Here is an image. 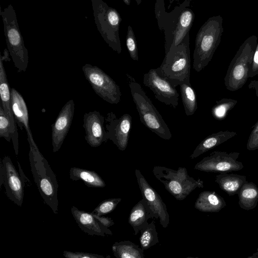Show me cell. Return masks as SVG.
I'll return each mask as SVG.
<instances>
[{
    "label": "cell",
    "mask_w": 258,
    "mask_h": 258,
    "mask_svg": "<svg viewBox=\"0 0 258 258\" xmlns=\"http://www.w3.org/2000/svg\"><path fill=\"white\" fill-rule=\"evenodd\" d=\"M190 1L185 0L170 12H167L163 0H157L155 6V17L159 29L164 34L165 52L179 45L189 34L195 14L189 8Z\"/></svg>",
    "instance_id": "obj_1"
},
{
    "label": "cell",
    "mask_w": 258,
    "mask_h": 258,
    "mask_svg": "<svg viewBox=\"0 0 258 258\" xmlns=\"http://www.w3.org/2000/svg\"><path fill=\"white\" fill-rule=\"evenodd\" d=\"M223 33V18L220 15L209 18L201 27L193 53L192 66L196 71H201L211 60Z\"/></svg>",
    "instance_id": "obj_2"
},
{
    "label": "cell",
    "mask_w": 258,
    "mask_h": 258,
    "mask_svg": "<svg viewBox=\"0 0 258 258\" xmlns=\"http://www.w3.org/2000/svg\"><path fill=\"white\" fill-rule=\"evenodd\" d=\"M29 159L34 181L44 202L58 213V182L47 161L37 147L29 145Z\"/></svg>",
    "instance_id": "obj_3"
},
{
    "label": "cell",
    "mask_w": 258,
    "mask_h": 258,
    "mask_svg": "<svg viewBox=\"0 0 258 258\" xmlns=\"http://www.w3.org/2000/svg\"><path fill=\"white\" fill-rule=\"evenodd\" d=\"M190 62L188 34L179 45L170 49L161 66L156 70L174 88L182 83L191 85Z\"/></svg>",
    "instance_id": "obj_4"
},
{
    "label": "cell",
    "mask_w": 258,
    "mask_h": 258,
    "mask_svg": "<svg viewBox=\"0 0 258 258\" xmlns=\"http://www.w3.org/2000/svg\"><path fill=\"white\" fill-rule=\"evenodd\" d=\"M126 76L141 122L162 139L170 140L172 137L171 132L160 113L140 84L132 76L128 74Z\"/></svg>",
    "instance_id": "obj_5"
},
{
    "label": "cell",
    "mask_w": 258,
    "mask_h": 258,
    "mask_svg": "<svg viewBox=\"0 0 258 258\" xmlns=\"http://www.w3.org/2000/svg\"><path fill=\"white\" fill-rule=\"evenodd\" d=\"M0 14L7 49L18 72H25L28 66V51L19 29L15 10L12 5H9L4 10L1 9Z\"/></svg>",
    "instance_id": "obj_6"
},
{
    "label": "cell",
    "mask_w": 258,
    "mask_h": 258,
    "mask_svg": "<svg viewBox=\"0 0 258 258\" xmlns=\"http://www.w3.org/2000/svg\"><path fill=\"white\" fill-rule=\"evenodd\" d=\"M257 43V36L252 35L240 46L229 65L224 78L227 90L236 91L241 88L247 81Z\"/></svg>",
    "instance_id": "obj_7"
},
{
    "label": "cell",
    "mask_w": 258,
    "mask_h": 258,
    "mask_svg": "<svg viewBox=\"0 0 258 258\" xmlns=\"http://www.w3.org/2000/svg\"><path fill=\"white\" fill-rule=\"evenodd\" d=\"M94 21L97 29L107 44L119 54L121 46L119 26L121 21L117 11L102 0H91Z\"/></svg>",
    "instance_id": "obj_8"
},
{
    "label": "cell",
    "mask_w": 258,
    "mask_h": 258,
    "mask_svg": "<svg viewBox=\"0 0 258 258\" xmlns=\"http://www.w3.org/2000/svg\"><path fill=\"white\" fill-rule=\"evenodd\" d=\"M153 173L165 189L178 201L184 200L196 188L204 187L203 181L190 177L185 167H180L176 170L156 166L153 169Z\"/></svg>",
    "instance_id": "obj_9"
},
{
    "label": "cell",
    "mask_w": 258,
    "mask_h": 258,
    "mask_svg": "<svg viewBox=\"0 0 258 258\" xmlns=\"http://www.w3.org/2000/svg\"><path fill=\"white\" fill-rule=\"evenodd\" d=\"M85 77L95 93L110 104H117L121 93L119 86L103 70L96 66L86 63L82 67Z\"/></svg>",
    "instance_id": "obj_10"
},
{
    "label": "cell",
    "mask_w": 258,
    "mask_h": 258,
    "mask_svg": "<svg viewBox=\"0 0 258 258\" xmlns=\"http://www.w3.org/2000/svg\"><path fill=\"white\" fill-rule=\"evenodd\" d=\"M239 155L240 153L237 152L214 151L198 162L195 169L201 171L220 173L239 171L244 167L242 163L237 160Z\"/></svg>",
    "instance_id": "obj_11"
},
{
    "label": "cell",
    "mask_w": 258,
    "mask_h": 258,
    "mask_svg": "<svg viewBox=\"0 0 258 258\" xmlns=\"http://www.w3.org/2000/svg\"><path fill=\"white\" fill-rule=\"evenodd\" d=\"M143 84L154 93L158 101L175 108L178 104L179 93L170 82L162 77L156 69L144 75Z\"/></svg>",
    "instance_id": "obj_12"
},
{
    "label": "cell",
    "mask_w": 258,
    "mask_h": 258,
    "mask_svg": "<svg viewBox=\"0 0 258 258\" xmlns=\"http://www.w3.org/2000/svg\"><path fill=\"white\" fill-rule=\"evenodd\" d=\"M1 186L3 183L8 198L19 206L24 199V184L11 158L5 156L1 163Z\"/></svg>",
    "instance_id": "obj_13"
},
{
    "label": "cell",
    "mask_w": 258,
    "mask_h": 258,
    "mask_svg": "<svg viewBox=\"0 0 258 258\" xmlns=\"http://www.w3.org/2000/svg\"><path fill=\"white\" fill-rule=\"evenodd\" d=\"M135 175L143 199L149 205L154 219H159L160 224L163 228L168 227L169 215L165 204L160 195L147 182L139 169H136Z\"/></svg>",
    "instance_id": "obj_14"
},
{
    "label": "cell",
    "mask_w": 258,
    "mask_h": 258,
    "mask_svg": "<svg viewBox=\"0 0 258 258\" xmlns=\"http://www.w3.org/2000/svg\"><path fill=\"white\" fill-rule=\"evenodd\" d=\"M105 118L108 140H111L119 150L124 151L127 146L132 127V116L125 113L117 118L113 112H110Z\"/></svg>",
    "instance_id": "obj_15"
},
{
    "label": "cell",
    "mask_w": 258,
    "mask_h": 258,
    "mask_svg": "<svg viewBox=\"0 0 258 258\" xmlns=\"http://www.w3.org/2000/svg\"><path fill=\"white\" fill-rule=\"evenodd\" d=\"M75 111V103L71 99L67 101L60 110L55 122L52 124V145L53 152L58 151L69 132Z\"/></svg>",
    "instance_id": "obj_16"
},
{
    "label": "cell",
    "mask_w": 258,
    "mask_h": 258,
    "mask_svg": "<svg viewBox=\"0 0 258 258\" xmlns=\"http://www.w3.org/2000/svg\"><path fill=\"white\" fill-rule=\"evenodd\" d=\"M83 121L85 140L91 147H97L108 140L104 126L105 118L99 112L85 113Z\"/></svg>",
    "instance_id": "obj_17"
},
{
    "label": "cell",
    "mask_w": 258,
    "mask_h": 258,
    "mask_svg": "<svg viewBox=\"0 0 258 258\" xmlns=\"http://www.w3.org/2000/svg\"><path fill=\"white\" fill-rule=\"evenodd\" d=\"M3 60L0 57V95L1 105L7 116L10 121L13 136L12 143L16 155L18 154V133L17 123L14 116L12 105L11 89L6 73Z\"/></svg>",
    "instance_id": "obj_18"
},
{
    "label": "cell",
    "mask_w": 258,
    "mask_h": 258,
    "mask_svg": "<svg viewBox=\"0 0 258 258\" xmlns=\"http://www.w3.org/2000/svg\"><path fill=\"white\" fill-rule=\"evenodd\" d=\"M71 211L79 228L85 233L100 236L112 235L111 231L101 224L92 213L80 210L74 206L72 207Z\"/></svg>",
    "instance_id": "obj_19"
},
{
    "label": "cell",
    "mask_w": 258,
    "mask_h": 258,
    "mask_svg": "<svg viewBox=\"0 0 258 258\" xmlns=\"http://www.w3.org/2000/svg\"><path fill=\"white\" fill-rule=\"evenodd\" d=\"M11 105L15 121L22 131L25 129L29 145L37 147L35 144L29 123L28 110L22 95L14 88L11 89Z\"/></svg>",
    "instance_id": "obj_20"
},
{
    "label": "cell",
    "mask_w": 258,
    "mask_h": 258,
    "mask_svg": "<svg viewBox=\"0 0 258 258\" xmlns=\"http://www.w3.org/2000/svg\"><path fill=\"white\" fill-rule=\"evenodd\" d=\"M151 218H154L153 213L146 200L142 199L133 207L128 216V222L134 229V235L147 227Z\"/></svg>",
    "instance_id": "obj_21"
},
{
    "label": "cell",
    "mask_w": 258,
    "mask_h": 258,
    "mask_svg": "<svg viewBox=\"0 0 258 258\" xmlns=\"http://www.w3.org/2000/svg\"><path fill=\"white\" fill-rule=\"evenodd\" d=\"M226 206L223 198L214 191L206 190L198 196L195 208L203 212H218Z\"/></svg>",
    "instance_id": "obj_22"
},
{
    "label": "cell",
    "mask_w": 258,
    "mask_h": 258,
    "mask_svg": "<svg viewBox=\"0 0 258 258\" xmlns=\"http://www.w3.org/2000/svg\"><path fill=\"white\" fill-rule=\"evenodd\" d=\"M236 133L229 131H220L205 138L196 148L190 158H196L203 153L224 143L236 135Z\"/></svg>",
    "instance_id": "obj_23"
},
{
    "label": "cell",
    "mask_w": 258,
    "mask_h": 258,
    "mask_svg": "<svg viewBox=\"0 0 258 258\" xmlns=\"http://www.w3.org/2000/svg\"><path fill=\"white\" fill-rule=\"evenodd\" d=\"M215 181L229 196L238 194L242 186L247 182L246 176L235 173H220L215 176Z\"/></svg>",
    "instance_id": "obj_24"
},
{
    "label": "cell",
    "mask_w": 258,
    "mask_h": 258,
    "mask_svg": "<svg viewBox=\"0 0 258 258\" xmlns=\"http://www.w3.org/2000/svg\"><path fill=\"white\" fill-rule=\"evenodd\" d=\"M69 175L71 180H81L89 187H104L106 185L102 178L94 171L79 167H72L70 170Z\"/></svg>",
    "instance_id": "obj_25"
},
{
    "label": "cell",
    "mask_w": 258,
    "mask_h": 258,
    "mask_svg": "<svg viewBox=\"0 0 258 258\" xmlns=\"http://www.w3.org/2000/svg\"><path fill=\"white\" fill-rule=\"evenodd\" d=\"M111 249L116 258H145L144 250L130 240L115 242Z\"/></svg>",
    "instance_id": "obj_26"
},
{
    "label": "cell",
    "mask_w": 258,
    "mask_h": 258,
    "mask_svg": "<svg viewBox=\"0 0 258 258\" xmlns=\"http://www.w3.org/2000/svg\"><path fill=\"white\" fill-rule=\"evenodd\" d=\"M238 196V204L245 210L256 207L258 203V187L252 182H246L241 187Z\"/></svg>",
    "instance_id": "obj_27"
},
{
    "label": "cell",
    "mask_w": 258,
    "mask_h": 258,
    "mask_svg": "<svg viewBox=\"0 0 258 258\" xmlns=\"http://www.w3.org/2000/svg\"><path fill=\"white\" fill-rule=\"evenodd\" d=\"M179 86L185 114L187 116L192 115L198 108L196 93L191 85L182 83Z\"/></svg>",
    "instance_id": "obj_28"
},
{
    "label": "cell",
    "mask_w": 258,
    "mask_h": 258,
    "mask_svg": "<svg viewBox=\"0 0 258 258\" xmlns=\"http://www.w3.org/2000/svg\"><path fill=\"white\" fill-rule=\"evenodd\" d=\"M140 232L141 235L139 238L140 247L144 250L150 248L159 242L154 221L141 230Z\"/></svg>",
    "instance_id": "obj_29"
},
{
    "label": "cell",
    "mask_w": 258,
    "mask_h": 258,
    "mask_svg": "<svg viewBox=\"0 0 258 258\" xmlns=\"http://www.w3.org/2000/svg\"><path fill=\"white\" fill-rule=\"evenodd\" d=\"M237 103V100L228 98H223L217 101L212 109L213 116L219 120L224 119L229 111L235 106Z\"/></svg>",
    "instance_id": "obj_30"
},
{
    "label": "cell",
    "mask_w": 258,
    "mask_h": 258,
    "mask_svg": "<svg viewBox=\"0 0 258 258\" xmlns=\"http://www.w3.org/2000/svg\"><path fill=\"white\" fill-rule=\"evenodd\" d=\"M121 201V198H112L104 200L91 213L98 216L108 214L116 208Z\"/></svg>",
    "instance_id": "obj_31"
},
{
    "label": "cell",
    "mask_w": 258,
    "mask_h": 258,
    "mask_svg": "<svg viewBox=\"0 0 258 258\" xmlns=\"http://www.w3.org/2000/svg\"><path fill=\"white\" fill-rule=\"evenodd\" d=\"M13 133L9 119L6 115L2 105H0V137L10 142Z\"/></svg>",
    "instance_id": "obj_32"
},
{
    "label": "cell",
    "mask_w": 258,
    "mask_h": 258,
    "mask_svg": "<svg viewBox=\"0 0 258 258\" xmlns=\"http://www.w3.org/2000/svg\"><path fill=\"white\" fill-rule=\"evenodd\" d=\"M126 45L130 57L134 60H139L138 51L136 36L133 28L128 25L126 36Z\"/></svg>",
    "instance_id": "obj_33"
},
{
    "label": "cell",
    "mask_w": 258,
    "mask_h": 258,
    "mask_svg": "<svg viewBox=\"0 0 258 258\" xmlns=\"http://www.w3.org/2000/svg\"><path fill=\"white\" fill-rule=\"evenodd\" d=\"M63 255L66 258H111L110 255H102L88 252L64 250Z\"/></svg>",
    "instance_id": "obj_34"
},
{
    "label": "cell",
    "mask_w": 258,
    "mask_h": 258,
    "mask_svg": "<svg viewBox=\"0 0 258 258\" xmlns=\"http://www.w3.org/2000/svg\"><path fill=\"white\" fill-rule=\"evenodd\" d=\"M246 148L249 151L258 149V121L253 126L249 135L246 144Z\"/></svg>",
    "instance_id": "obj_35"
},
{
    "label": "cell",
    "mask_w": 258,
    "mask_h": 258,
    "mask_svg": "<svg viewBox=\"0 0 258 258\" xmlns=\"http://www.w3.org/2000/svg\"><path fill=\"white\" fill-rule=\"evenodd\" d=\"M258 75V42L254 53L249 77L252 78Z\"/></svg>",
    "instance_id": "obj_36"
},
{
    "label": "cell",
    "mask_w": 258,
    "mask_h": 258,
    "mask_svg": "<svg viewBox=\"0 0 258 258\" xmlns=\"http://www.w3.org/2000/svg\"><path fill=\"white\" fill-rule=\"evenodd\" d=\"M93 215L101 224L108 228L114 224V221L111 218L104 216H98L94 214H93Z\"/></svg>",
    "instance_id": "obj_37"
},
{
    "label": "cell",
    "mask_w": 258,
    "mask_h": 258,
    "mask_svg": "<svg viewBox=\"0 0 258 258\" xmlns=\"http://www.w3.org/2000/svg\"><path fill=\"white\" fill-rule=\"evenodd\" d=\"M248 88L250 89H254L255 94L258 97V79L251 81L248 85Z\"/></svg>",
    "instance_id": "obj_38"
},
{
    "label": "cell",
    "mask_w": 258,
    "mask_h": 258,
    "mask_svg": "<svg viewBox=\"0 0 258 258\" xmlns=\"http://www.w3.org/2000/svg\"><path fill=\"white\" fill-rule=\"evenodd\" d=\"M247 258H258V248L255 253H254L252 255L247 257Z\"/></svg>",
    "instance_id": "obj_39"
},
{
    "label": "cell",
    "mask_w": 258,
    "mask_h": 258,
    "mask_svg": "<svg viewBox=\"0 0 258 258\" xmlns=\"http://www.w3.org/2000/svg\"><path fill=\"white\" fill-rule=\"evenodd\" d=\"M123 2L126 5H130L131 3V1L130 0H123Z\"/></svg>",
    "instance_id": "obj_40"
},
{
    "label": "cell",
    "mask_w": 258,
    "mask_h": 258,
    "mask_svg": "<svg viewBox=\"0 0 258 258\" xmlns=\"http://www.w3.org/2000/svg\"><path fill=\"white\" fill-rule=\"evenodd\" d=\"M186 258H200V257H192V256H188Z\"/></svg>",
    "instance_id": "obj_41"
}]
</instances>
